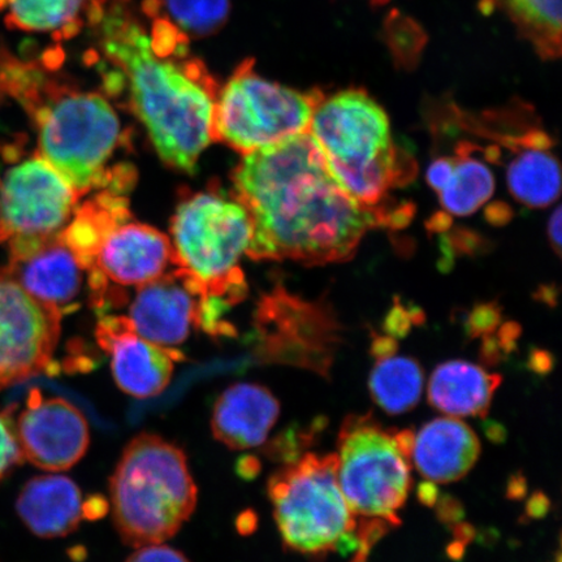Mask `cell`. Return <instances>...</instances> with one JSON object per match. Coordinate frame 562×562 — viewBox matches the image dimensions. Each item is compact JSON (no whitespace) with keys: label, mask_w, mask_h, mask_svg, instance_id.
<instances>
[{"label":"cell","mask_w":562,"mask_h":562,"mask_svg":"<svg viewBox=\"0 0 562 562\" xmlns=\"http://www.w3.org/2000/svg\"><path fill=\"white\" fill-rule=\"evenodd\" d=\"M232 182L251 220L252 261H348L369 229L385 227L344 191L308 132L246 154Z\"/></svg>","instance_id":"1"},{"label":"cell","mask_w":562,"mask_h":562,"mask_svg":"<svg viewBox=\"0 0 562 562\" xmlns=\"http://www.w3.org/2000/svg\"><path fill=\"white\" fill-rule=\"evenodd\" d=\"M98 25L104 59L114 68L105 87L126 91L130 108L168 166L193 172L214 143L220 91L214 77L202 61L189 58V40L165 20L153 19L149 34L115 7L104 11Z\"/></svg>","instance_id":"2"},{"label":"cell","mask_w":562,"mask_h":562,"mask_svg":"<svg viewBox=\"0 0 562 562\" xmlns=\"http://www.w3.org/2000/svg\"><path fill=\"white\" fill-rule=\"evenodd\" d=\"M45 61H23L0 53V94L18 101L38 132V154L77 193L128 191L135 172L108 165L122 139V124L102 94L53 76Z\"/></svg>","instance_id":"3"},{"label":"cell","mask_w":562,"mask_h":562,"mask_svg":"<svg viewBox=\"0 0 562 562\" xmlns=\"http://www.w3.org/2000/svg\"><path fill=\"white\" fill-rule=\"evenodd\" d=\"M308 133L336 181L363 207L390 209L391 189L416 176V161L393 143L389 115L364 90L322 95Z\"/></svg>","instance_id":"4"},{"label":"cell","mask_w":562,"mask_h":562,"mask_svg":"<svg viewBox=\"0 0 562 562\" xmlns=\"http://www.w3.org/2000/svg\"><path fill=\"white\" fill-rule=\"evenodd\" d=\"M171 234L178 263L202 286L200 328L210 335L231 334L224 315L248 293L240 267L252 236L248 211L235 196L194 193L179 203Z\"/></svg>","instance_id":"5"},{"label":"cell","mask_w":562,"mask_h":562,"mask_svg":"<svg viewBox=\"0 0 562 562\" xmlns=\"http://www.w3.org/2000/svg\"><path fill=\"white\" fill-rule=\"evenodd\" d=\"M110 494L117 532L135 548L172 538L196 505L187 456L153 434H140L125 447Z\"/></svg>","instance_id":"6"},{"label":"cell","mask_w":562,"mask_h":562,"mask_svg":"<svg viewBox=\"0 0 562 562\" xmlns=\"http://www.w3.org/2000/svg\"><path fill=\"white\" fill-rule=\"evenodd\" d=\"M337 454L306 453L270 477V501L280 536L294 552L323 557L344 532L356 530L337 477Z\"/></svg>","instance_id":"7"},{"label":"cell","mask_w":562,"mask_h":562,"mask_svg":"<svg viewBox=\"0 0 562 562\" xmlns=\"http://www.w3.org/2000/svg\"><path fill=\"white\" fill-rule=\"evenodd\" d=\"M321 91H299L259 76L244 61L217 91L213 135L243 156L308 132Z\"/></svg>","instance_id":"8"},{"label":"cell","mask_w":562,"mask_h":562,"mask_svg":"<svg viewBox=\"0 0 562 562\" xmlns=\"http://www.w3.org/2000/svg\"><path fill=\"white\" fill-rule=\"evenodd\" d=\"M393 434L371 414L344 419L337 440V477L351 513L398 526L402 519L397 513L409 495L412 476Z\"/></svg>","instance_id":"9"},{"label":"cell","mask_w":562,"mask_h":562,"mask_svg":"<svg viewBox=\"0 0 562 562\" xmlns=\"http://www.w3.org/2000/svg\"><path fill=\"white\" fill-rule=\"evenodd\" d=\"M80 194L52 165L35 154L0 180V243L21 255L61 235Z\"/></svg>","instance_id":"10"},{"label":"cell","mask_w":562,"mask_h":562,"mask_svg":"<svg viewBox=\"0 0 562 562\" xmlns=\"http://www.w3.org/2000/svg\"><path fill=\"white\" fill-rule=\"evenodd\" d=\"M63 315L0 269V390L52 367Z\"/></svg>","instance_id":"11"},{"label":"cell","mask_w":562,"mask_h":562,"mask_svg":"<svg viewBox=\"0 0 562 562\" xmlns=\"http://www.w3.org/2000/svg\"><path fill=\"white\" fill-rule=\"evenodd\" d=\"M170 237L132 220L105 236L88 272L91 301L98 311L125 300L122 288L140 286L176 265Z\"/></svg>","instance_id":"12"},{"label":"cell","mask_w":562,"mask_h":562,"mask_svg":"<svg viewBox=\"0 0 562 562\" xmlns=\"http://www.w3.org/2000/svg\"><path fill=\"white\" fill-rule=\"evenodd\" d=\"M21 456L34 467L61 472L76 465L90 441L86 416L68 400L32 390L13 424Z\"/></svg>","instance_id":"13"},{"label":"cell","mask_w":562,"mask_h":562,"mask_svg":"<svg viewBox=\"0 0 562 562\" xmlns=\"http://www.w3.org/2000/svg\"><path fill=\"white\" fill-rule=\"evenodd\" d=\"M136 290L128 318L144 339L173 349L188 339L193 327H200L202 286L178 262Z\"/></svg>","instance_id":"14"},{"label":"cell","mask_w":562,"mask_h":562,"mask_svg":"<svg viewBox=\"0 0 562 562\" xmlns=\"http://www.w3.org/2000/svg\"><path fill=\"white\" fill-rule=\"evenodd\" d=\"M97 340L111 356L115 382L126 395L149 398L166 390L180 351L157 346L136 333L128 316L103 315Z\"/></svg>","instance_id":"15"},{"label":"cell","mask_w":562,"mask_h":562,"mask_svg":"<svg viewBox=\"0 0 562 562\" xmlns=\"http://www.w3.org/2000/svg\"><path fill=\"white\" fill-rule=\"evenodd\" d=\"M5 269L31 296L61 315L74 311L86 271L61 235L23 255L10 256Z\"/></svg>","instance_id":"16"},{"label":"cell","mask_w":562,"mask_h":562,"mask_svg":"<svg viewBox=\"0 0 562 562\" xmlns=\"http://www.w3.org/2000/svg\"><path fill=\"white\" fill-rule=\"evenodd\" d=\"M279 414L280 404L266 386L238 383L217 397L211 431L231 449L257 448L269 438Z\"/></svg>","instance_id":"17"},{"label":"cell","mask_w":562,"mask_h":562,"mask_svg":"<svg viewBox=\"0 0 562 562\" xmlns=\"http://www.w3.org/2000/svg\"><path fill=\"white\" fill-rule=\"evenodd\" d=\"M480 454L481 442L472 428L456 418H437L416 435L412 459L427 480L449 483L465 476Z\"/></svg>","instance_id":"18"},{"label":"cell","mask_w":562,"mask_h":562,"mask_svg":"<svg viewBox=\"0 0 562 562\" xmlns=\"http://www.w3.org/2000/svg\"><path fill=\"white\" fill-rule=\"evenodd\" d=\"M16 509L30 530L42 538L66 537L88 517V503L80 488L63 475L37 476L27 482Z\"/></svg>","instance_id":"19"},{"label":"cell","mask_w":562,"mask_h":562,"mask_svg":"<svg viewBox=\"0 0 562 562\" xmlns=\"http://www.w3.org/2000/svg\"><path fill=\"white\" fill-rule=\"evenodd\" d=\"M502 376L465 361H449L432 372L428 402L454 417H486Z\"/></svg>","instance_id":"20"},{"label":"cell","mask_w":562,"mask_h":562,"mask_svg":"<svg viewBox=\"0 0 562 562\" xmlns=\"http://www.w3.org/2000/svg\"><path fill=\"white\" fill-rule=\"evenodd\" d=\"M552 139L536 130L515 147L516 157L507 167L509 192L530 209L551 206L560 196V166L551 153Z\"/></svg>","instance_id":"21"},{"label":"cell","mask_w":562,"mask_h":562,"mask_svg":"<svg viewBox=\"0 0 562 562\" xmlns=\"http://www.w3.org/2000/svg\"><path fill=\"white\" fill-rule=\"evenodd\" d=\"M130 220L132 214L125 192L105 188L81 207H76L72 220L61 232V238L82 269L88 271L105 236Z\"/></svg>","instance_id":"22"},{"label":"cell","mask_w":562,"mask_h":562,"mask_svg":"<svg viewBox=\"0 0 562 562\" xmlns=\"http://www.w3.org/2000/svg\"><path fill=\"white\" fill-rule=\"evenodd\" d=\"M105 0H5V23L12 30L52 33L72 38L86 21L97 24L105 11Z\"/></svg>","instance_id":"23"},{"label":"cell","mask_w":562,"mask_h":562,"mask_svg":"<svg viewBox=\"0 0 562 562\" xmlns=\"http://www.w3.org/2000/svg\"><path fill=\"white\" fill-rule=\"evenodd\" d=\"M472 146L462 144L453 157V172L438 193L446 214L468 216L486 203L495 192V178L482 160L472 156Z\"/></svg>","instance_id":"24"},{"label":"cell","mask_w":562,"mask_h":562,"mask_svg":"<svg viewBox=\"0 0 562 562\" xmlns=\"http://www.w3.org/2000/svg\"><path fill=\"white\" fill-rule=\"evenodd\" d=\"M372 398L385 413L403 414L419 402L424 370L411 357L392 356L379 360L369 379Z\"/></svg>","instance_id":"25"},{"label":"cell","mask_w":562,"mask_h":562,"mask_svg":"<svg viewBox=\"0 0 562 562\" xmlns=\"http://www.w3.org/2000/svg\"><path fill=\"white\" fill-rule=\"evenodd\" d=\"M229 0H147V15L166 20L189 37H206L221 30L229 15Z\"/></svg>","instance_id":"26"},{"label":"cell","mask_w":562,"mask_h":562,"mask_svg":"<svg viewBox=\"0 0 562 562\" xmlns=\"http://www.w3.org/2000/svg\"><path fill=\"white\" fill-rule=\"evenodd\" d=\"M543 58L561 53V0H498Z\"/></svg>","instance_id":"27"},{"label":"cell","mask_w":562,"mask_h":562,"mask_svg":"<svg viewBox=\"0 0 562 562\" xmlns=\"http://www.w3.org/2000/svg\"><path fill=\"white\" fill-rule=\"evenodd\" d=\"M21 460L23 456H21L13 422L9 414L0 413V480H3Z\"/></svg>","instance_id":"28"},{"label":"cell","mask_w":562,"mask_h":562,"mask_svg":"<svg viewBox=\"0 0 562 562\" xmlns=\"http://www.w3.org/2000/svg\"><path fill=\"white\" fill-rule=\"evenodd\" d=\"M125 562H189V560L175 548L158 543L138 547Z\"/></svg>","instance_id":"29"},{"label":"cell","mask_w":562,"mask_h":562,"mask_svg":"<svg viewBox=\"0 0 562 562\" xmlns=\"http://www.w3.org/2000/svg\"><path fill=\"white\" fill-rule=\"evenodd\" d=\"M501 323V312L495 305L477 306L469 319V334L473 337L490 335Z\"/></svg>","instance_id":"30"},{"label":"cell","mask_w":562,"mask_h":562,"mask_svg":"<svg viewBox=\"0 0 562 562\" xmlns=\"http://www.w3.org/2000/svg\"><path fill=\"white\" fill-rule=\"evenodd\" d=\"M453 172V158L435 159L427 170V182L435 192L439 193L447 186Z\"/></svg>","instance_id":"31"},{"label":"cell","mask_w":562,"mask_h":562,"mask_svg":"<svg viewBox=\"0 0 562 562\" xmlns=\"http://www.w3.org/2000/svg\"><path fill=\"white\" fill-rule=\"evenodd\" d=\"M435 505H437L439 521L448 526L452 527L462 522L463 516H465V509H463L459 498L451 495H442Z\"/></svg>","instance_id":"32"},{"label":"cell","mask_w":562,"mask_h":562,"mask_svg":"<svg viewBox=\"0 0 562 562\" xmlns=\"http://www.w3.org/2000/svg\"><path fill=\"white\" fill-rule=\"evenodd\" d=\"M412 313L406 312L403 306H395L389 318L385 321V333L389 336L393 337H404L407 333H409V328L412 323H416V318H412Z\"/></svg>","instance_id":"33"},{"label":"cell","mask_w":562,"mask_h":562,"mask_svg":"<svg viewBox=\"0 0 562 562\" xmlns=\"http://www.w3.org/2000/svg\"><path fill=\"white\" fill-rule=\"evenodd\" d=\"M551 509L550 498L543 492H536L526 503V515L531 519H542Z\"/></svg>","instance_id":"34"},{"label":"cell","mask_w":562,"mask_h":562,"mask_svg":"<svg viewBox=\"0 0 562 562\" xmlns=\"http://www.w3.org/2000/svg\"><path fill=\"white\" fill-rule=\"evenodd\" d=\"M396 351L397 342L389 335L375 336V339L372 340L370 353L372 357H375L378 361L395 356Z\"/></svg>","instance_id":"35"},{"label":"cell","mask_w":562,"mask_h":562,"mask_svg":"<svg viewBox=\"0 0 562 562\" xmlns=\"http://www.w3.org/2000/svg\"><path fill=\"white\" fill-rule=\"evenodd\" d=\"M529 368L539 375L550 374L553 368L552 356L544 350H533L529 358Z\"/></svg>","instance_id":"36"},{"label":"cell","mask_w":562,"mask_h":562,"mask_svg":"<svg viewBox=\"0 0 562 562\" xmlns=\"http://www.w3.org/2000/svg\"><path fill=\"white\" fill-rule=\"evenodd\" d=\"M502 353L503 349L501 342L494 339V337L487 336L482 347V361L486 363L487 367H494V364L501 362Z\"/></svg>","instance_id":"37"},{"label":"cell","mask_w":562,"mask_h":562,"mask_svg":"<svg viewBox=\"0 0 562 562\" xmlns=\"http://www.w3.org/2000/svg\"><path fill=\"white\" fill-rule=\"evenodd\" d=\"M417 497L419 503L424 504L425 507H435V504L438 503L440 497L437 484L432 481L422 482L417 488Z\"/></svg>","instance_id":"38"},{"label":"cell","mask_w":562,"mask_h":562,"mask_svg":"<svg viewBox=\"0 0 562 562\" xmlns=\"http://www.w3.org/2000/svg\"><path fill=\"white\" fill-rule=\"evenodd\" d=\"M395 445L407 461L412 459L414 445H416V434L412 430H404L393 434Z\"/></svg>","instance_id":"39"},{"label":"cell","mask_w":562,"mask_h":562,"mask_svg":"<svg viewBox=\"0 0 562 562\" xmlns=\"http://www.w3.org/2000/svg\"><path fill=\"white\" fill-rule=\"evenodd\" d=\"M548 238H550L552 249L560 256L561 250V207L551 215L550 223H548Z\"/></svg>","instance_id":"40"},{"label":"cell","mask_w":562,"mask_h":562,"mask_svg":"<svg viewBox=\"0 0 562 562\" xmlns=\"http://www.w3.org/2000/svg\"><path fill=\"white\" fill-rule=\"evenodd\" d=\"M527 494V482L522 473H516L510 476L507 486V497L510 501H522Z\"/></svg>","instance_id":"41"},{"label":"cell","mask_w":562,"mask_h":562,"mask_svg":"<svg viewBox=\"0 0 562 562\" xmlns=\"http://www.w3.org/2000/svg\"><path fill=\"white\" fill-rule=\"evenodd\" d=\"M358 548H360V540H358L356 530L344 532L335 544V551L340 552L342 557L357 552Z\"/></svg>","instance_id":"42"},{"label":"cell","mask_w":562,"mask_h":562,"mask_svg":"<svg viewBox=\"0 0 562 562\" xmlns=\"http://www.w3.org/2000/svg\"><path fill=\"white\" fill-rule=\"evenodd\" d=\"M483 431L487 439L495 442V445H503V442L508 438L507 428L502 424H498L496 420L488 419L484 422Z\"/></svg>","instance_id":"43"},{"label":"cell","mask_w":562,"mask_h":562,"mask_svg":"<svg viewBox=\"0 0 562 562\" xmlns=\"http://www.w3.org/2000/svg\"><path fill=\"white\" fill-rule=\"evenodd\" d=\"M454 540L462 544H469L475 537V529L472 525L460 522L452 526Z\"/></svg>","instance_id":"44"},{"label":"cell","mask_w":562,"mask_h":562,"mask_svg":"<svg viewBox=\"0 0 562 562\" xmlns=\"http://www.w3.org/2000/svg\"><path fill=\"white\" fill-rule=\"evenodd\" d=\"M465 544H462L454 540L452 544L448 546V557L456 561L461 560L463 558V554H465Z\"/></svg>","instance_id":"45"}]
</instances>
